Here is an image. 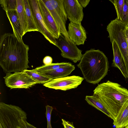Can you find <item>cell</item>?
<instances>
[{
    "label": "cell",
    "mask_w": 128,
    "mask_h": 128,
    "mask_svg": "<svg viewBox=\"0 0 128 128\" xmlns=\"http://www.w3.org/2000/svg\"><path fill=\"white\" fill-rule=\"evenodd\" d=\"M77 66L86 81L94 84L107 74L109 68L108 58L103 52L93 49L86 51Z\"/></svg>",
    "instance_id": "cell-2"
},
{
    "label": "cell",
    "mask_w": 128,
    "mask_h": 128,
    "mask_svg": "<svg viewBox=\"0 0 128 128\" xmlns=\"http://www.w3.org/2000/svg\"><path fill=\"white\" fill-rule=\"evenodd\" d=\"M126 26L117 18L111 21L107 26L106 30L111 42L114 41L118 46L125 62L128 73V46L125 35Z\"/></svg>",
    "instance_id": "cell-5"
},
{
    "label": "cell",
    "mask_w": 128,
    "mask_h": 128,
    "mask_svg": "<svg viewBox=\"0 0 128 128\" xmlns=\"http://www.w3.org/2000/svg\"><path fill=\"white\" fill-rule=\"evenodd\" d=\"M85 100L89 104L101 111L110 118V114L108 110L97 97L93 95L92 96H86Z\"/></svg>",
    "instance_id": "cell-20"
},
{
    "label": "cell",
    "mask_w": 128,
    "mask_h": 128,
    "mask_svg": "<svg viewBox=\"0 0 128 128\" xmlns=\"http://www.w3.org/2000/svg\"><path fill=\"white\" fill-rule=\"evenodd\" d=\"M6 12L12 26L13 34L19 40H22L21 25L16 10Z\"/></svg>",
    "instance_id": "cell-16"
},
{
    "label": "cell",
    "mask_w": 128,
    "mask_h": 128,
    "mask_svg": "<svg viewBox=\"0 0 128 128\" xmlns=\"http://www.w3.org/2000/svg\"><path fill=\"white\" fill-rule=\"evenodd\" d=\"M67 18L70 22L80 23L83 19V8L77 0H62Z\"/></svg>",
    "instance_id": "cell-11"
},
{
    "label": "cell",
    "mask_w": 128,
    "mask_h": 128,
    "mask_svg": "<svg viewBox=\"0 0 128 128\" xmlns=\"http://www.w3.org/2000/svg\"><path fill=\"white\" fill-rule=\"evenodd\" d=\"M122 22L128 26V0H124Z\"/></svg>",
    "instance_id": "cell-25"
},
{
    "label": "cell",
    "mask_w": 128,
    "mask_h": 128,
    "mask_svg": "<svg viewBox=\"0 0 128 128\" xmlns=\"http://www.w3.org/2000/svg\"><path fill=\"white\" fill-rule=\"evenodd\" d=\"M72 64L70 62H63L60 63H52L48 65H44L37 67L34 70L40 72L54 70Z\"/></svg>",
    "instance_id": "cell-22"
},
{
    "label": "cell",
    "mask_w": 128,
    "mask_h": 128,
    "mask_svg": "<svg viewBox=\"0 0 128 128\" xmlns=\"http://www.w3.org/2000/svg\"><path fill=\"white\" fill-rule=\"evenodd\" d=\"M58 48L61 51V55L64 58L70 60L74 63L80 60L83 54L82 51L72 41L68 42L65 37L60 34L58 39Z\"/></svg>",
    "instance_id": "cell-7"
},
{
    "label": "cell",
    "mask_w": 128,
    "mask_h": 128,
    "mask_svg": "<svg viewBox=\"0 0 128 128\" xmlns=\"http://www.w3.org/2000/svg\"><path fill=\"white\" fill-rule=\"evenodd\" d=\"M0 128H2L1 126H0Z\"/></svg>",
    "instance_id": "cell-32"
},
{
    "label": "cell",
    "mask_w": 128,
    "mask_h": 128,
    "mask_svg": "<svg viewBox=\"0 0 128 128\" xmlns=\"http://www.w3.org/2000/svg\"><path fill=\"white\" fill-rule=\"evenodd\" d=\"M67 32L70 40L74 44L78 46L84 44L87 38L86 33L81 23L70 22Z\"/></svg>",
    "instance_id": "cell-13"
},
{
    "label": "cell",
    "mask_w": 128,
    "mask_h": 128,
    "mask_svg": "<svg viewBox=\"0 0 128 128\" xmlns=\"http://www.w3.org/2000/svg\"><path fill=\"white\" fill-rule=\"evenodd\" d=\"M82 8H85L88 5L90 0H77Z\"/></svg>",
    "instance_id": "cell-29"
},
{
    "label": "cell",
    "mask_w": 128,
    "mask_h": 128,
    "mask_svg": "<svg viewBox=\"0 0 128 128\" xmlns=\"http://www.w3.org/2000/svg\"><path fill=\"white\" fill-rule=\"evenodd\" d=\"M0 4L2 9L6 12L16 9L17 0H0Z\"/></svg>",
    "instance_id": "cell-24"
},
{
    "label": "cell",
    "mask_w": 128,
    "mask_h": 128,
    "mask_svg": "<svg viewBox=\"0 0 128 128\" xmlns=\"http://www.w3.org/2000/svg\"><path fill=\"white\" fill-rule=\"evenodd\" d=\"M113 124L115 128H124L128 125V100L122 107Z\"/></svg>",
    "instance_id": "cell-17"
},
{
    "label": "cell",
    "mask_w": 128,
    "mask_h": 128,
    "mask_svg": "<svg viewBox=\"0 0 128 128\" xmlns=\"http://www.w3.org/2000/svg\"><path fill=\"white\" fill-rule=\"evenodd\" d=\"M30 7L33 14L37 27L45 38L50 43L58 47L56 39L47 28L40 10L38 0H28Z\"/></svg>",
    "instance_id": "cell-8"
},
{
    "label": "cell",
    "mask_w": 128,
    "mask_h": 128,
    "mask_svg": "<svg viewBox=\"0 0 128 128\" xmlns=\"http://www.w3.org/2000/svg\"><path fill=\"white\" fill-rule=\"evenodd\" d=\"M4 77L5 83L11 89L20 88H27L37 83L23 72L9 73Z\"/></svg>",
    "instance_id": "cell-9"
},
{
    "label": "cell",
    "mask_w": 128,
    "mask_h": 128,
    "mask_svg": "<svg viewBox=\"0 0 128 128\" xmlns=\"http://www.w3.org/2000/svg\"><path fill=\"white\" fill-rule=\"evenodd\" d=\"M16 11L20 21L22 36L28 32V23L23 0H17Z\"/></svg>",
    "instance_id": "cell-18"
},
{
    "label": "cell",
    "mask_w": 128,
    "mask_h": 128,
    "mask_svg": "<svg viewBox=\"0 0 128 128\" xmlns=\"http://www.w3.org/2000/svg\"><path fill=\"white\" fill-rule=\"evenodd\" d=\"M62 124L64 128H75L74 126L73 122L67 121L63 119H62Z\"/></svg>",
    "instance_id": "cell-27"
},
{
    "label": "cell",
    "mask_w": 128,
    "mask_h": 128,
    "mask_svg": "<svg viewBox=\"0 0 128 128\" xmlns=\"http://www.w3.org/2000/svg\"><path fill=\"white\" fill-rule=\"evenodd\" d=\"M46 115L47 120V128H52L51 122V114L53 108L52 106L47 105L46 106Z\"/></svg>",
    "instance_id": "cell-26"
},
{
    "label": "cell",
    "mask_w": 128,
    "mask_h": 128,
    "mask_svg": "<svg viewBox=\"0 0 128 128\" xmlns=\"http://www.w3.org/2000/svg\"><path fill=\"white\" fill-rule=\"evenodd\" d=\"M125 128H128V125L126 126V127Z\"/></svg>",
    "instance_id": "cell-31"
},
{
    "label": "cell",
    "mask_w": 128,
    "mask_h": 128,
    "mask_svg": "<svg viewBox=\"0 0 128 128\" xmlns=\"http://www.w3.org/2000/svg\"><path fill=\"white\" fill-rule=\"evenodd\" d=\"M75 68V66L72 64L54 70L38 73L52 80L66 77L70 74Z\"/></svg>",
    "instance_id": "cell-15"
},
{
    "label": "cell",
    "mask_w": 128,
    "mask_h": 128,
    "mask_svg": "<svg viewBox=\"0 0 128 128\" xmlns=\"http://www.w3.org/2000/svg\"><path fill=\"white\" fill-rule=\"evenodd\" d=\"M23 72L36 82L37 84H44L51 80L49 78L40 74L34 69L31 70H26Z\"/></svg>",
    "instance_id": "cell-21"
},
{
    "label": "cell",
    "mask_w": 128,
    "mask_h": 128,
    "mask_svg": "<svg viewBox=\"0 0 128 128\" xmlns=\"http://www.w3.org/2000/svg\"><path fill=\"white\" fill-rule=\"evenodd\" d=\"M114 4L116 9L118 19L122 21L124 5V0H109Z\"/></svg>",
    "instance_id": "cell-23"
},
{
    "label": "cell",
    "mask_w": 128,
    "mask_h": 128,
    "mask_svg": "<svg viewBox=\"0 0 128 128\" xmlns=\"http://www.w3.org/2000/svg\"><path fill=\"white\" fill-rule=\"evenodd\" d=\"M125 35L128 46V26H126L125 30Z\"/></svg>",
    "instance_id": "cell-30"
},
{
    "label": "cell",
    "mask_w": 128,
    "mask_h": 128,
    "mask_svg": "<svg viewBox=\"0 0 128 128\" xmlns=\"http://www.w3.org/2000/svg\"><path fill=\"white\" fill-rule=\"evenodd\" d=\"M58 26L60 34L68 42L70 40L66 28L67 17L62 0H42Z\"/></svg>",
    "instance_id": "cell-6"
},
{
    "label": "cell",
    "mask_w": 128,
    "mask_h": 128,
    "mask_svg": "<svg viewBox=\"0 0 128 128\" xmlns=\"http://www.w3.org/2000/svg\"><path fill=\"white\" fill-rule=\"evenodd\" d=\"M84 79L76 76H66L52 79L43 86L49 88L66 91L77 88Z\"/></svg>",
    "instance_id": "cell-10"
},
{
    "label": "cell",
    "mask_w": 128,
    "mask_h": 128,
    "mask_svg": "<svg viewBox=\"0 0 128 128\" xmlns=\"http://www.w3.org/2000/svg\"><path fill=\"white\" fill-rule=\"evenodd\" d=\"M27 116L18 106L0 103V126L2 128H27Z\"/></svg>",
    "instance_id": "cell-4"
},
{
    "label": "cell",
    "mask_w": 128,
    "mask_h": 128,
    "mask_svg": "<svg viewBox=\"0 0 128 128\" xmlns=\"http://www.w3.org/2000/svg\"><path fill=\"white\" fill-rule=\"evenodd\" d=\"M41 14L48 30L56 39L60 34L59 29L52 17L42 0H38Z\"/></svg>",
    "instance_id": "cell-12"
},
{
    "label": "cell",
    "mask_w": 128,
    "mask_h": 128,
    "mask_svg": "<svg viewBox=\"0 0 128 128\" xmlns=\"http://www.w3.org/2000/svg\"><path fill=\"white\" fill-rule=\"evenodd\" d=\"M52 58L49 56H46L43 59V62L45 65H48L52 63Z\"/></svg>",
    "instance_id": "cell-28"
},
{
    "label": "cell",
    "mask_w": 128,
    "mask_h": 128,
    "mask_svg": "<svg viewBox=\"0 0 128 128\" xmlns=\"http://www.w3.org/2000/svg\"><path fill=\"white\" fill-rule=\"evenodd\" d=\"M114 120L122 107L128 100V90L118 83L109 80L99 84L94 90Z\"/></svg>",
    "instance_id": "cell-3"
},
{
    "label": "cell",
    "mask_w": 128,
    "mask_h": 128,
    "mask_svg": "<svg viewBox=\"0 0 128 128\" xmlns=\"http://www.w3.org/2000/svg\"><path fill=\"white\" fill-rule=\"evenodd\" d=\"M111 43L114 54L112 66L118 68L126 80H128V73L126 64L119 48L114 41H113Z\"/></svg>",
    "instance_id": "cell-14"
},
{
    "label": "cell",
    "mask_w": 128,
    "mask_h": 128,
    "mask_svg": "<svg viewBox=\"0 0 128 128\" xmlns=\"http://www.w3.org/2000/svg\"><path fill=\"white\" fill-rule=\"evenodd\" d=\"M28 23V32L38 31L28 0H23Z\"/></svg>",
    "instance_id": "cell-19"
},
{
    "label": "cell",
    "mask_w": 128,
    "mask_h": 128,
    "mask_svg": "<svg viewBox=\"0 0 128 128\" xmlns=\"http://www.w3.org/2000/svg\"><path fill=\"white\" fill-rule=\"evenodd\" d=\"M28 46L13 34L5 33L0 37V65L6 74L23 72L28 65Z\"/></svg>",
    "instance_id": "cell-1"
}]
</instances>
